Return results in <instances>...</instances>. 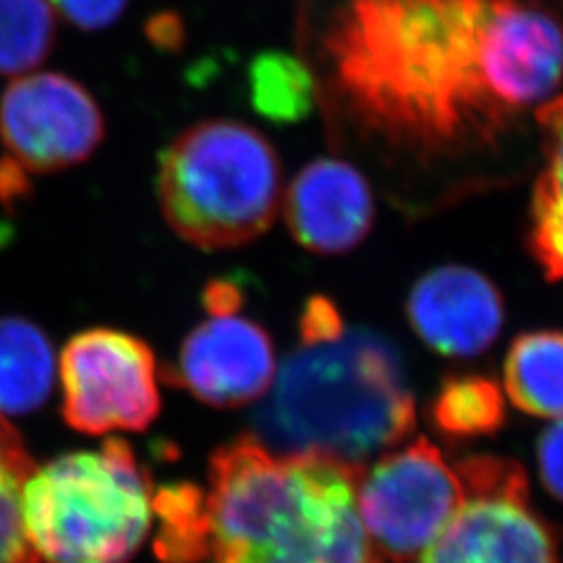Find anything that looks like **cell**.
<instances>
[{
    "label": "cell",
    "mask_w": 563,
    "mask_h": 563,
    "mask_svg": "<svg viewBox=\"0 0 563 563\" xmlns=\"http://www.w3.org/2000/svg\"><path fill=\"white\" fill-rule=\"evenodd\" d=\"M341 132L420 165L484 157L563 90V0H301Z\"/></svg>",
    "instance_id": "obj_1"
},
{
    "label": "cell",
    "mask_w": 563,
    "mask_h": 563,
    "mask_svg": "<svg viewBox=\"0 0 563 563\" xmlns=\"http://www.w3.org/2000/svg\"><path fill=\"white\" fill-rule=\"evenodd\" d=\"M363 470L323 455H282L255 434L222 444L205 490L209 558L383 563L357 509Z\"/></svg>",
    "instance_id": "obj_2"
},
{
    "label": "cell",
    "mask_w": 563,
    "mask_h": 563,
    "mask_svg": "<svg viewBox=\"0 0 563 563\" xmlns=\"http://www.w3.org/2000/svg\"><path fill=\"white\" fill-rule=\"evenodd\" d=\"M416 420L397 349L357 328L286 357L255 416V437L282 455H323L363 470L411 434Z\"/></svg>",
    "instance_id": "obj_3"
},
{
    "label": "cell",
    "mask_w": 563,
    "mask_h": 563,
    "mask_svg": "<svg viewBox=\"0 0 563 563\" xmlns=\"http://www.w3.org/2000/svg\"><path fill=\"white\" fill-rule=\"evenodd\" d=\"M157 197L181 241L205 251L236 249L260 239L278 218L280 159L246 123L201 121L163 151Z\"/></svg>",
    "instance_id": "obj_4"
},
{
    "label": "cell",
    "mask_w": 563,
    "mask_h": 563,
    "mask_svg": "<svg viewBox=\"0 0 563 563\" xmlns=\"http://www.w3.org/2000/svg\"><path fill=\"white\" fill-rule=\"evenodd\" d=\"M21 516L42 562L128 563L151 530L153 488L132 446L107 439L34 467Z\"/></svg>",
    "instance_id": "obj_5"
},
{
    "label": "cell",
    "mask_w": 563,
    "mask_h": 563,
    "mask_svg": "<svg viewBox=\"0 0 563 563\" xmlns=\"http://www.w3.org/2000/svg\"><path fill=\"white\" fill-rule=\"evenodd\" d=\"M455 467L465 499L420 563H562L560 532L532 507L520 463L472 455Z\"/></svg>",
    "instance_id": "obj_6"
},
{
    "label": "cell",
    "mask_w": 563,
    "mask_h": 563,
    "mask_svg": "<svg viewBox=\"0 0 563 563\" xmlns=\"http://www.w3.org/2000/svg\"><path fill=\"white\" fill-rule=\"evenodd\" d=\"M465 499L462 476L437 444L418 439L363 470L357 509L378 553L413 562L455 518Z\"/></svg>",
    "instance_id": "obj_7"
},
{
    "label": "cell",
    "mask_w": 563,
    "mask_h": 563,
    "mask_svg": "<svg viewBox=\"0 0 563 563\" xmlns=\"http://www.w3.org/2000/svg\"><path fill=\"white\" fill-rule=\"evenodd\" d=\"M63 420L84 434L139 432L162 409L157 360L146 342L111 328L76 334L60 353Z\"/></svg>",
    "instance_id": "obj_8"
},
{
    "label": "cell",
    "mask_w": 563,
    "mask_h": 563,
    "mask_svg": "<svg viewBox=\"0 0 563 563\" xmlns=\"http://www.w3.org/2000/svg\"><path fill=\"white\" fill-rule=\"evenodd\" d=\"M104 139L92 95L63 74H30L0 99V142L30 174H53L86 162Z\"/></svg>",
    "instance_id": "obj_9"
},
{
    "label": "cell",
    "mask_w": 563,
    "mask_h": 563,
    "mask_svg": "<svg viewBox=\"0 0 563 563\" xmlns=\"http://www.w3.org/2000/svg\"><path fill=\"white\" fill-rule=\"evenodd\" d=\"M165 378L211 407L260 401L276 378L274 344L260 323L218 316L186 336L178 365Z\"/></svg>",
    "instance_id": "obj_10"
},
{
    "label": "cell",
    "mask_w": 563,
    "mask_h": 563,
    "mask_svg": "<svg viewBox=\"0 0 563 563\" xmlns=\"http://www.w3.org/2000/svg\"><path fill=\"white\" fill-rule=\"evenodd\" d=\"M407 320L432 351L470 360L488 351L501 334L505 301L497 284L465 265H443L413 284Z\"/></svg>",
    "instance_id": "obj_11"
},
{
    "label": "cell",
    "mask_w": 563,
    "mask_h": 563,
    "mask_svg": "<svg viewBox=\"0 0 563 563\" xmlns=\"http://www.w3.org/2000/svg\"><path fill=\"white\" fill-rule=\"evenodd\" d=\"M374 195L362 172L342 159H316L292 180L284 216L292 239L316 255L360 246L374 225Z\"/></svg>",
    "instance_id": "obj_12"
},
{
    "label": "cell",
    "mask_w": 563,
    "mask_h": 563,
    "mask_svg": "<svg viewBox=\"0 0 563 563\" xmlns=\"http://www.w3.org/2000/svg\"><path fill=\"white\" fill-rule=\"evenodd\" d=\"M543 167L528 211V251L549 282H563V92L534 111Z\"/></svg>",
    "instance_id": "obj_13"
},
{
    "label": "cell",
    "mask_w": 563,
    "mask_h": 563,
    "mask_svg": "<svg viewBox=\"0 0 563 563\" xmlns=\"http://www.w3.org/2000/svg\"><path fill=\"white\" fill-rule=\"evenodd\" d=\"M55 384V349L41 325L0 318V413L25 416L48 401Z\"/></svg>",
    "instance_id": "obj_14"
},
{
    "label": "cell",
    "mask_w": 563,
    "mask_h": 563,
    "mask_svg": "<svg viewBox=\"0 0 563 563\" xmlns=\"http://www.w3.org/2000/svg\"><path fill=\"white\" fill-rule=\"evenodd\" d=\"M504 390L526 416L563 420V330L523 332L509 344Z\"/></svg>",
    "instance_id": "obj_15"
},
{
    "label": "cell",
    "mask_w": 563,
    "mask_h": 563,
    "mask_svg": "<svg viewBox=\"0 0 563 563\" xmlns=\"http://www.w3.org/2000/svg\"><path fill=\"white\" fill-rule=\"evenodd\" d=\"M430 422L451 443L493 437L507 422L505 390L483 374L449 376L430 402Z\"/></svg>",
    "instance_id": "obj_16"
},
{
    "label": "cell",
    "mask_w": 563,
    "mask_h": 563,
    "mask_svg": "<svg viewBox=\"0 0 563 563\" xmlns=\"http://www.w3.org/2000/svg\"><path fill=\"white\" fill-rule=\"evenodd\" d=\"M251 102L276 123L302 121L318 104V84L309 65L295 55L263 53L249 67Z\"/></svg>",
    "instance_id": "obj_17"
},
{
    "label": "cell",
    "mask_w": 563,
    "mask_h": 563,
    "mask_svg": "<svg viewBox=\"0 0 563 563\" xmlns=\"http://www.w3.org/2000/svg\"><path fill=\"white\" fill-rule=\"evenodd\" d=\"M153 514L159 520L155 549L163 562L197 563L209 558L205 490L199 486L178 483L153 490Z\"/></svg>",
    "instance_id": "obj_18"
},
{
    "label": "cell",
    "mask_w": 563,
    "mask_h": 563,
    "mask_svg": "<svg viewBox=\"0 0 563 563\" xmlns=\"http://www.w3.org/2000/svg\"><path fill=\"white\" fill-rule=\"evenodd\" d=\"M51 0H0V76H25L55 46Z\"/></svg>",
    "instance_id": "obj_19"
},
{
    "label": "cell",
    "mask_w": 563,
    "mask_h": 563,
    "mask_svg": "<svg viewBox=\"0 0 563 563\" xmlns=\"http://www.w3.org/2000/svg\"><path fill=\"white\" fill-rule=\"evenodd\" d=\"M32 470L20 432L0 413V563H41L21 516V493Z\"/></svg>",
    "instance_id": "obj_20"
},
{
    "label": "cell",
    "mask_w": 563,
    "mask_h": 563,
    "mask_svg": "<svg viewBox=\"0 0 563 563\" xmlns=\"http://www.w3.org/2000/svg\"><path fill=\"white\" fill-rule=\"evenodd\" d=\"M301 344H318L341 339L344 334L341 311L328 297H311L302 307L299 318Z\"/></svg>",
    "instance_id": "obj_21"
},
{
    "label": "cell",
    "mask_w": 563,
    "mask_h": 563,
    "mask_svg": "<svg viewBox=\"0 0 563 563\" xmlns=\"http://www.w3.org/2000/svg\"><path fill=\"white\" fill-rule=\"evenodd\" d=\"M51 4L80 30L97 32L120 20L128 0H51Z\"/></svg>",
    "instance_id": "obj_22"
},
{
    "label": "cell",
    "mask_w": 563,
    "mask_h": 563,
    "mask_svg": "<svg viewBox=\"0 0 563 563\" xmlns=\"http://www.w3.org/2000/svg\"><path fill=\"white\" fill-rule=\"evenodd\" d=\"M537 463L544 490L563 504V420L549 426L537 443Z\"/></svg>",
    "instance_id": "obj_23"
},
{
    "label": "cell",
    "mask_w": 563,
    "mask_h": 563,
    "mask_svg": "<svg viewBox=\"0 0 563 563\" xmlns=\"http://www.w3.org/2000/svg\"><path fill=\"white\" fill-rule=\"evenodd\" d=\"M242 301H244V295H242L241 284L228 278L211 280L202 290V307L211 318L236 316Z\"/></svg>",
    "instance_id": "obj_24"
},
{
    "label": "cell",
    "mask_w": 563,
    "mask_h": 563,
    "mask_svg": "<svg viewBox=\"0 0 563 563\" xmlns=\"http://www.w3.org/2000/svg\"><path fill=\"white\" fill-rule=\"evenodd\" d=\"M20 163L11 157L0 159V202L7 207L20 205L32 192V181Z\"/></svg>",
    "instance_id": "obj_25"
},
{
    "label": "cell",
    "mask_w": 563,
    "mask_h": 563,
    "mask_svg": "<svg viewBox=\"0 0 563 563\" xmlns=\"http://www.w3.org/2000/svg\"><path fill=\"white\" fill-rule=\"evenodd\" d=\"M11 236V232H9V228H7V223L0 220V246L4 244V241Z\"/></svg>",
    "instance_id": "obj_26"
}]
</instances>
